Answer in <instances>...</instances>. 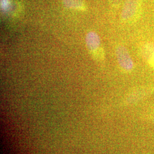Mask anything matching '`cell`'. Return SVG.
Segmentation results:
<instances>
[{
	"mask_svg": "<svg viewBox=\"0 0 154 154\" xmlns=\"http://www.w3.org/2000/svg\"><path fill=\"white\" fill-rule=\"evenodd\" d=\"M116 54L122 69L126 72H131L134 68V63L126 48L122 45L118 46L116 48Z\"/></svg>",
	"mask_w": 154,
	"mask_h": 154,
	"instance_id": "cell-2",
	"label": "cell"
},
{
	"mask_svg": "<svg viewBox=\"0 0 154 154\" xmlns=\"http://www.w3.org/2000/svg\"><path fill=\"white\" fill-rule=\"evenodd\" d=\"M153 90L152 88H136L130 93L127 98V101L128 103H135L144 98Z\"/></svg>",
	"mask_w": 154,
	"mask_h": 154,
	"instance_id": "cell-4",
	"label": "cell"
},
{
	"mask_svg": "<svg viewBox=\"0 0 154 154\" xmlns=\"http://www.w3.org/2000/svg\"><path fill=\"white\" fill-rule=\"evenodd\" d=\"M140 53L149 66L154 69V42H148L143 45Z\"/></svg>",
	"mask_w": 154,
	"mask_h": 154,
	"instance_id": "cell-3",
	"label": "cell"
},
{
	"mask_svg": "<svg viewBox=\"0 0 154 154\" xmlns=\"http://www.w3.org/2000/svg\"><path fill=\"white\" fill-rule=\"evenodd\" d=\"M64 5L67 8L74 9H82L85 5L82 0H63Z\"/></svg>",
	"mask_w": 154,
	"mask_h": 154,
	"instance_id": "cell-6",
	"label": "cell"
},
{
	"mask_svg": "<svg viewBox=\"0 0 154 154\" xmlns=\"http://www.w3.org/2000/svg\"><path fill=\"white\" fill-rule=\"evenodd\" d=\"M142 0H126L122 11L123 21L131 22L134 21L141 11Z\"/></svg>",
	"mask_w": 154,
	"mask_h": 154,
	"instance_id": "cell-1",
	"label": "cell"
},
{
	"mask_svg": "<svg viewBox=\"0 0 154 154\" xmlns=\"http://www.w3.org/2000/svg\"><path fill=\"white\" fill-rule=\"evenodd\" d=\"M86 43L90 51H95L98 50L100 44L99 35L93 32H89L86 37Z\"/></svg>",
	"mask_w": 154,
	"mask_h": 154,
	"instance_id": "cell-5",
	"label": "cell"
}]
</instances>
